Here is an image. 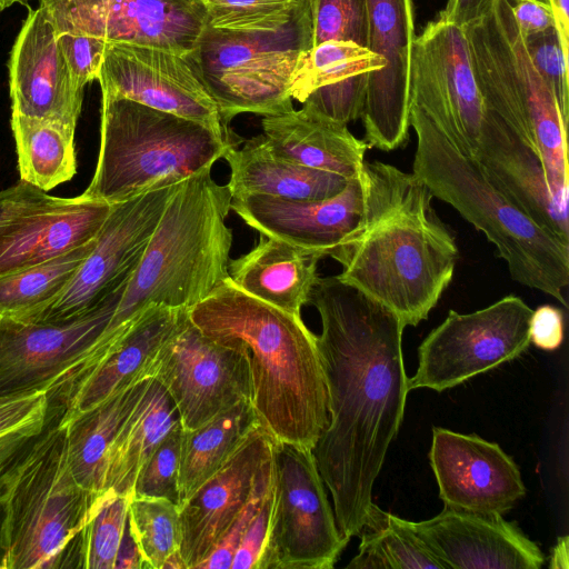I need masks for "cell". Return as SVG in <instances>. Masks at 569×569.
Wrapping results in <instances>:
<instances>
[{"instance_id":"obj_1","label":"cell","mask_w":569,"mask_h":569,"mask_svg":"<svg viewBox=\"0 0 569 569\" xmlns=\"http://www.w3.org/2000/svg\"><path fill=\"white\" fill-rule=\"evenodd\" d=\"M308 303L321 319L316 341L329 413L312 453L349 541L367 519L373 483L403 419L410 391L402 357L406 326L337 276L319 277Z\"/></svg>"},{"instance_id":"obj_2","label":"cell","mask_w":569,"mask_h":569,"mask_svg":"<svg viewBox=\"0 0 569 569\" xmlns=\"http://www.w3.org/2000/svg\"><path fill=\"white\" fill-rule=\"evenodd\" d=\"M359 177L360 219L329 257L341 264V281L389 308L406 327H416L452 281L459 253L455 237L412 172L365 160Z\"/></svg>"},{"instance_id":"obj_3","label":"cell","mask_w":569,"mask_h":569,"mask_svg":"<svg viewBox=\"0 0 569 569\" xmlns=\"http://www.w3.org/2000/svg\"><path fill=\"white\" fill-rule=\"evenodd\" d=\"M206 336L246 351L251 403L278 442L313 449L329 423L316 335L291 315L239 289L228 277L189 309Z\"/></svg>"},{"instance_id":"obj_4","label":"cell","mask_w":569,"mask_h":569,"mask_svg":"<svg viewBox=\"0 0 569 569\" xmlns=\"http://www.w3.org/2000/svg\"><path fill=\"white\" fill-rule=\"evenodd\" d=\"M211 169L177 184L89 358L103 355L150 306L190 309L229 277L233 234L226 221L231 193L213 180Z\"/></svg>"},{"instance_id":"obj_5","label":"cell","mask_w":569,"mask_h":569,"mask_svg":"<svg viewBox=\"0 0 569 569\" xmlns=\"http://www.w3.org/2000/svg\"><path fill=\"white\" fill-rule=\"evenodd\" d=\"M417 137L412 173L481 231L510 277L568 307L569 244L536 224L487 174L476 157L456 148L418 106L410 104Z\"/></svg>"},{"instance_id":"obj_6","label":"cell","mask_w":569,"mask_h":569,"mask_svg":"<svg viewBox=\"0 0 569 569\" xmlns=\"http://www.w3.org/2000/svg\"><path fill=\"white\" fill-rule=\"evenodd\" d=\"M59 419L48 407L41 432L0 481L2 569H52L108 495L76 480Z\"/></svg>"},{"instance_id":"obj_7","label":"cell","mask_w":569,"mask_h":569,"mask_svg":"<svg viewBox=\"0 0 569 569\" xmlns=\"http://www.w3.org/2000/svg\"><path fill=\"white\" fill-rule=\"evenodd\" d=\"M241 141L203 123L102 94L99 157L82 196L117 203L177 184Z\"/></svg>"},{"instance_id":"obj_8","label":"cell","mask_w":569,"mask_h":569,"mask_svg":"<svg viewBox=\"0 0 569 569\" xmlns=\"http://www.w3.org/2000/svg\"><path fill=\"white\" fill-rule=\"evenodd\" d=\"M462 29L487 109L538 154L555 184L568 188V122L528 56L509 2L496 0Z\"/></svg>"},{"instance_id":"obj_9","label":"cell","mask_w":569,"mask_h":569,"mask_svg":"<svg viewBox=\"0 0 569 569\" xmlns=\"http://www.w3.org/2000/svg\"><path fill=\"white\" fill-rule=\"evenodd\" d=\"M307 30L300 6L273 32H239L206 26L186 56L214 101L227 132L241 113L278 114L293 109L290 83Z\"/></svg>"},{"instance_id":"obj_10","label":"cell","mask_w":569,"mask_h":569,"mask_svg":"<svg viewBox=\"0 0 569 569\" xmlns=\"http://www.w3.org/2000/svg\"><path fill=\"white\" fill-rule=\"evenodd\" d=\"M273 510L258 569H331L348 543L312 449L274 440Z\"/></svg>"},{"instance_id":"obj_11","label":"cell","mask_w":569,"mask_h":569,"mask_svg":"<svg viewBox=\"0 0 569 569\" xmlns=\"http://www.w3.org/2000/svg\"><path fill=\"white\" fill-rule=\"evenodd\" d=\"M531 315L515 295L470 313L450 310L420 343L409 390L440 392L519 357L530 345Z\"/></svg>"},{"instance_id":"obj_12","label":"cell","mask_w":569,"mask_h":569,"mask_svg":"<svg viewBox=\"0 0 569 569\" xmlns=\"http://www.w3.org/2000/svg\"><path fill=\"white\" fill-rule=\"evenodd\" d=\"M410 104L418 106L461 152L476 156L488 109L478 88L463 29L427 23L412 48Z\"/></svg>"},{"instance_id":"obj_13","label":"cell","mask_w":569,"mask_h":569,"mask_svg":"<svg viewBox=\"0 0 569 569\" xmlns=\"http://www.w3.org/2000/svg\"><path fill=\"white\" fill-rule=\"evenodd\" d=\"M177 184L113 203L93 249L69 284L31 322L76 320L123 288L142 258Z\"/></svg>"},{"instance_id":"obj_14","label":"cell","mask_w":569,"mask_h":569,"mask_svg":"<svg viewBox=\"0 0 569 569\" xmlns=\"http://www.w3.org/2000/svg\"><path fill=\"white\" fill-rule=\"evenodd\" d=\"M148 375L168 391L182 429L197 428L243 400L251 401L246 351L206 336L189 315L161 347Z\"/></svg>"},{"instance_id":"obj_15","label":"cell","mask_w":569,"mask_h":569,"mask_svg":"<svg viewBox=\"0 0 569 569\" xmlns=\"http://www.w3.org/2000/svg\"><path fill=\"white\" fill-rule=\"evenodd\" d=\"M57 33L148 46L188 56L207 26L199 0H40Z\"/></svg>"},{"instance_id":"obj_16","label":"cell","mask_w":569,"mask_h":569,"mask_svg":"<svg viewBox=\"0 0 569 569\" xmlns=\"http://www.w3.org/2000/svg\"><path fill=\"white\" fill-rule=\"evenodd\" d=\"M366 48L380 57L382 68L368 77L360 119L369 148L392 151L409 139L413 2L366 0Z\"/></svg>"},{"instance_id":"obj_17","label":"cell","mask_w":569,"mask_h":569,"mask_svg":"<svg viewBox=\"0 0 569 569\" xmlns=\"http://www.w3.org/2000/svg\"><path fill=\"white\" fill-rule=\"evenodd\" d=\"M124 287L99 308L67 322L0 317V397L47 392L102 336Z\"/></svg>"},{"instance_id":"obj_18","label":"cell","mask_w":569,"mask_h":569,"mask_svg":"<svg viewBox=\"0 0 569 569\" xmlns=\"http://www.w3.org/2000/svg\"><path fill=\"white\" fill-rule=\"evenodd\" d=\"M98 81L104 96L150 108L227 132L218 108L186 56L148 46L107 43Z\"/></svg>"},{"instance_id":"obj_19","label":"cell","mask_w":569,"mask_h":569,"mask_svg":"<svg viewBox=\"0 0 569 569\" xmlns=\"http://www.w3.org/2000/svg\"><path fill=\"white\" fill-rule=\"evenodd\" d=\"M429 461L445 507L503 515L526 495L512 458L477 435L433 427Z\"/></svg>"},{"instance_id":"obj_20","label":"cell","mask_w":569,"mask_h":569,"mask_svg":"<svg viewBox=\"0 0 569 569\" xmlns=\"http://www.w3.org/2000/svg\"><path fill=\"white\" fill-rule=\"evenodd\" d=\"M188 315V308L150 306L94 365L51 387L46 392L47 401L59 410L60 425L66 426L111 395L150 378L156 356Z\"/></svg>"},{"instance_id":"obj_21","label":"cell","mask_w":569,"mask_h":569,"mask_svg":"<svg viewBox=\"0 0 569 569\" xmlns=\"http://www.w3.org/2000/svg\"><path fill=\"white\" fill-rule=\"evenodd\" d=\"M9 77L12 114L77 126L84 88L73 77L40 6L29 11L16 38Z\"/></svg>"},{"instance_id":"obj_22","label":"cell","mask_w":569,"mask_h":569,"mask_svg":"<svg viewBox=\"0 0 569 569\" xmlns=\"http://www.w3.org/2000/svg\"><path fill=\"white\" fill-rule=\"evenodd\" d=\"M273 443V437L256 426L223 467L179 507L178 549L187 569L203 561L249 499Z\"/></svg>"},{"instance_id":"obj_23","label":"cell","mask_w":569,"mask_h":569,"mask_svg":"<svg viewBox=\"0 0 569 569\" xmlns=\"http://www.w3.org/2000/svg\"><path fill=\"white\" fill-rule=\"evenodd\" d=\"M409 522L448 569H539L545 562L539 547L499 513L445 507Z\"/></svg>"},{"instance_id":"obj_24","label":"cell","mask_w":569,"mask_h":569,"mask_svg":"<svg viewBox=\"0 0 569 569\" xmlns=\"http://www.w3.org/2000/svg\"><path fill=\"white\" fill-rule=\"evenodd\" d=\"M363 191L360 177L325 200H289L262 194L231 198L230 208L260 234L290 243L319 260L329 257L358 223Z\"/></svg>"},{"instance_id":"obj_25","label":"cell","mask_w":569,"mask_h":569,"mask_svg":"<svg viewBox=\"0 0 569 569\" xmlns=\"http://www.w3.org/2000/svg\"><path fill=\"white\" fill-rule=\"evenodd\" d=\"M475 157L536 224L569 244L568 188L555 184L538 154L489 110Z\"/></svg>"},{"instance_id":"obj_26","label":"cell","mask_w":569,"mask_h":569,"mask_svg":"<svg viewBox=\"0 0 569 569\" xmlns=\"http://www.w3.org/2000/svg\"><path fill=\"white\" fill-rule=\"evenodd\" d=\"M382 61L366 47L329 40L299 53L290 96L302 108L347 124L360 119L369 74Z\"/></svg>"},{"instance_id":"obj_27","label":"cell","mask_w":569,"mask_h":569,"mask_svg":"<svg viewBox=\"0 0 569 569\" xmlns=\"http://www.w3.org/2000/svg\"><path fill=\"white\" fill-rule=\"evenodd\" d=\"M113 203L58 198L9 223L0 231V276L24 269L93 240Z\"/></svg>"},{"instance_id":"obj_28","label":"cell","mask_w":569,"mask_h":569,"mask_svg":"<svg viewBox=\"0 0 569 569\" xmlns=\"http://www.w3.org/2000/svg\"><path fill=\"white\" fill-rule=\"evenodd\" d=\"M261 137L270 151L293 163L359 177L369 146L342 124L305 108L263 116Z\"/></svg>"},{"instance_id":"obj_29","label":"cell","mask_w":569,"mask_h":569,"mask_svg":"<svg viewBox=\"0 0 569 569\" xmlns=\"http://www.w3.org/2000/svg\"><path fill=\"white\" fill-rule=\"evenodd\" d=\"M223 159L230 167L227 184L231 198L262 194L289 200H325L335 197L349 179L303 167L273 154L261 134L231 147Z\"/></svg>"},{"instance_id":"obj_30","label":"cell","mask_w":569,"mask_h":569,"mask_svg":"<svg viewBox=\"0 0 569 569\" xmlns=\"http://www.w3.org/2000/svg\"><path fill=\"white\" fill-rule=\"evenodd\" d=\"M319 259L282 240L260 234L246 254L229 262V278L242 291L301 316L318 277Z\"/></svg>"},{"instance_id":"obj_31","label":"cell","mask_w":569,"mask_h":569,"mask_svg":"<svg viewBox=\"0 0 569 569\" xmlns=\"http://www.w3.org/2000/svg\"><path fill=\"white\" fill-rule=\"evenodd\" d=\"M178 421L168 391L150 378L140 401L110 446L103 492L130 497L142 466Z\"/></svg>"},{"instance_id":"obj_32","label":"cell","mask_w":569,"mask_h":569,"mask_svg":"<svg viewBox=\"0 0 569 569\" xmlns=\"http://www.w3.org/2000/svg\"><path fill=\"white\" fill-rule=\"evenodd\" d=\"M150 378L111 395L64 426L70 466L83 488L104 493L108 451L120 427L140 401Z\"/></svg>"},{"instance_id":"obj_33","label":"cell","mask_w":569,"mask_h":569,"mask_svg":"<svg viewBox=\"0 0 569 569\" xmlns=\"http://www.w3.org/2000/svg\"><path fill=\"white\" fill-rule=\"evenodd\" d=\"M258 425L251 401L243 400L197 428L182 429L178 507L223 467Z\"/></svg>"},{"instance_id":"obj_34","label":"cell","mask_w":569,"mask_h":569,"mask_svg":"<svg viewBox=\"0 0 569 569\" xmlns=\"http://www.w3.org/2000/svg\"><path fill=\"white\" fill-rule=\"evenodd\" d=\"M11 128L20 180L47 192L74 177L76 127L12 114Z\"/></svg>"},{"instance_id":"obj_35","label":"cell","mask_w":569,"mask_h":569,"mask_svg":"<svg viewBox=\"0 0 569 569\" xmlns=\"http://www.w3.org/2000/svg\"><path fill=\"white\" fill-rule=\"evenodd\" d=\"M359 553L347 568L448 569L417 536L408 520L371 505L358 535Z\"/></svg>"},{"instance_id":"obj_36","label":"cell","mask_w":569,"mask_h":569,"mask_svg":"<svg viewBox=\"0 0 569 569\" xmlns=\"http://www.w3.org/2000/svg\"><path fill=\"white\" fill-rule=\"evenodd\" d=\"M96 239L51 260L0 276V317L34 320L66 289Z\"/></svg>"},{"instance_id":"obj_37","label":"cell","mask_w":569,"mask_h":569,"mask_svg":"<svg viewBox=\"0 0 569 569\" xmlns=\"http://www.w3.org/2000/svg\"><path fill=\"white\" fill-rule=\"evenodd\" d=\"M128 523L150 569H161L179 548V507L171 500L130 496Z\"/></svg>"},{"instance_id":"obj_38","label":"cell","mask_w":569,"mask_h":569,"mask_svg":"<svg viewBox=\"0 0 569 569\" xmlns=\"http://www.w3.org/2000/svg\"><path fill=\"white\" fill-rule=\"evenodd\" d=\"M301 0H199L207 26L239 32H273L296 16Z\"/></svg>"},{"instance_id":"obj_39","label":"cell","mask_w":569,"mask_h":569,"mask_svg":"<svg viewBox=\"0 0 569 569\" xmlns=\"http://www.w3.org/2000/svg\"><path fill=\"white\" fill-rule=\"evenodd\" d=\"M306 50L329 40L367 42L366 0H301Z\"/></svg>"},{"instance_id":"obj_40","label":"cell","mask_w":569,"mask_h":569,"mask_svg":"<svg viewBox=\"0 0 569 569\" xmlns=\"http://www.w3.org/2000/svg\"><path fill=\"white\" fill-rule=\"evenodd\" d=\"M129 499L128 496L108 493L93 518L83 527L86 569L114 568L128 521Z\"/></svg>"},{"instance_id":"obj_41","label":"cell","mask_w":569,"mask_h":569,"mask_svg":"<svg viewBox=\"0 0 569 569\" xmlns=\"http://www.w3.org/2000/svg\"><path fill=\"white\" fill-rule=\"evenodd\" d=\"M181 432L178 421L142 466L131 496L163 498L178 505Z\"/></svg>"},{"instance_id":"obj_42","label":"cell","mask_w":569,"mask_h":569,"mask_svg":"<svg viewBox=\"0 0 569 569\" xmlns=\"http://www.w3.org/2000/svg\"><path fill=\"white\" fill-rule=\"evenodd\" d=\"M523 39V38H522ZM528 56L549 90L555 96L566 122L569 118V51L556 27L523 39Z\"/></svg>"},{"instance_id":"obj_43","label":"cell","mask_w":569,"mask_h":569,"mask_svg":"<svg viewBox=\"0 0 569 569\" xmlns=\"http://www.w3.org/2000/svg\"><path fill=\"white\" fill-rule=\"evenodd\" d=\"M273 481L272 455L260 469L252 492L226 532L197 569H230L239 540L252 521Z\"/></svg>"},{"instance_id":"obj_44","label":"cell","mask_w":569,"mask_h":569,"mask_svg":"<svg viewBox=\"0 0 569 569\" xmlns=\"http://www.w3.org/2000/svg\"><path fill=\"white\" fill-rule=\"evenodd\" d=\"M57 36L78 83L84 88L93 80H98L107 42L78 31L57 33Z\"/></svg>"},{"instance_id":"obj_45","label":"cell","mask_w":569,"mask_h":569,"mask_svg":"<svg viewBox=\"0 0 569 569\" xmlns=\"http://www.w3.org/2000/svg\"><path fill=\"white\" fill-rule=\"evenodd\" d=\"M273 485L268 489L260 508L239 540L230 569H258L269 537L272 510Z\"/></svg>"},{"instance_id":"obj_46","label":"cell","mask_w":569,"mask_h":569,"mask_svg":"<svg viewBox=\"0 0 569 569\" xmlns=\"http://www.w3.org/2000/svg\"><path fill=\"white\" fill-rule=\"evenodd\" d=\"M47 408L46 392L0 397V435L46 420Z\"/></svg>"},{"instance_id":"obj_47","label":"cell","mask_w":569,"mask_h":569,"mask_svg":"<svg viewBox=\"0 0 569 569\" xmlns=\"http://www.w3.org/2000/svg\"><path fill=\"white\" fill-rule=\"evenodd\" d=\"M57 197L20 180L12 187L0 191V231L18 218L30 213L52 201Z\"/></svg>"},{"instance_id":"obj_48","label":"cell","mask_w":569,"mask_h":569,"mask_svg":"<svg viewBox=\"0 0 569 569\" xmlns=\"http://www.w3.org/2000/svg\"><path fill=\"white\" fill-rule=\"evenodd\" d=\"M563 313L559 308L543 305L532 310L529 322L530 343L545 351L557 350L563 341Z\"/></svg>"},{"instance_id":"obj_49","label":"cell","mask_w":569,"mask_h":569,"mask_svg":"<svg viewBox=\"0 0 569 569\" xmlns=\"http://www.w3.org/2000/svg\"><path fill=\"white\" fill-rule=\"evenodd\" d=\"M521 37L528 38L556 27L547 0H507Z\"/></svg>"},{"instance_id":"obj_50","label":"cell","mask_w":569,"mask_h":569,"mask_svg":"<svg viewBox=\"0 0 569 569\" xmlns=\"http://www.w3.org/2000/svg\"><path fill=\"white\" fill-rule=\"evenodd\" d=\"M46 420L0 435V481L17 465L29 446L41 432Z\"/></svg>"},{"instance_id":"obj_51","label":"cell","mask_w":569,"mask_h":569,"mask_svg":"<svg viewBox=\"0 0 569 569\" xmlns=\"http://www.w3.org/2000/svg\"><path fill=\"white\" fill-rule=\"evenodd\" d=\"M496 0H448L445 9L437 17L458 28L485 17L492 8Z\"/></svg>"},{"instance_id":"obj_52","label":"cell","mask_w":569,"mask_h":569,"mask_svg":"<svg viewBox=\"0 0 569 569\" xmlns=\"http://www.w3.org/2000/svg\"><path fill=\"white\" fill-rule=\"evenodd\" d=\"M149 568L144 561L141 550L133 538L127 521L113 569H146ZM150 569V568H149Z\"/></svg>"},{"instance_id":"obj_53","label":"cell","mask_w":569,"mask_h":569,"mask_svg":"<svg viewBox=\"0 0 569 569\" xmlns=\"http://www.w3.org/2000/svg\"><path fill=\"white\" fill-rule=\"evenodd\" d=\"M551 7L556 28L563 48L569 51V0H547Z\"/></svg>"},{"instance_id":"obj_54","label":"cell","mask_w":569,"mask_h":569,"mask_svg":"<svg viewBox=\"0 0 569 569\" xmlns=\"http://www.w3.org/2000/svg\"><path fill=\"white\" fill-rule=\"evenodd\" d=\"M568 536L558 538V542L553 548L549 568L568 569Z\"/></svg>"},{"instance_id":"obj_55","label":"cell","mask_w":569,"mask_h":569,"mask_svg":"<svg viewBox=\"0 0 569 569\" xmlns=\"http://www.w3.org/2000/svg\"><path fill=\"white\" fill-rule=\"evenodd\" d=\"M161 569H187L186 562L179 549L171 552L161 566Z\"/></svg>"},{"instance_id":"obj_56","label":"cell","mask_w":569,"mask_h":569,"mask_svg":"<svg viewBox=\"0 0 569 569\" xmlns=\"http://www.w3.org/2000/svg\"><path fill=\"white\" fill-rule=\"evenodd\" d=\"M29 0H0V12L14 3L26 4Z\"/></svg>"}]
</instances>
